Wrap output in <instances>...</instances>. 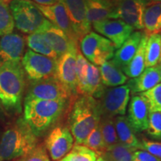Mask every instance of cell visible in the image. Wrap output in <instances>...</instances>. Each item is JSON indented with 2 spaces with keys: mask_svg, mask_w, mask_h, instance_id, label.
<instances>
[{
  "mask_svg": "<svg viewBox=\"0 0 161 161\" xmlns=\"http://www.w3.org/2000/svg\"><path fill=\"white\" fill-rule=\"evenodd\" d=\"M143 35L142 31H134L114 53L111 60L122 71L136 54Z\"/></svg>",
  "mask_w": 161,
  "mask_h": 161,
  "instance_id": "cell-20",
  "label": "cell"
},
{
  "mask_svg": "<svg viewBox=\"0 0 161 161\" xmlns=\"http://www.w3.org/2000/svg\"><path fill=\"white\" fill-rule=\"evenodd\" d=\"M93 29L119 49L134 32L129 25L120 19H108L92 24Z\"/></svg>",
  "mask_w": 161,
  "mask_h": 161,
  "instance_id": "cell-13",
  "label": "cell"
},
{
  "mask_svg": "<svg viewBox=\"0 0 161 161\" xmlns=\"http://www.w3.org/2000/svg\"><path fill=\"white\" fill-rule=\"evenodd\" d=\"M17 161H50V160L45 147L39 146L29 154L19 158Z\"/></svg>",
  "mask_w": 161,
  "mask_h": 161,
  "instance_id": "cell-36",
  "label": "cell"
},
{
  "mask_svg": "<svg viewBox=\"0 0 161 161\" xmlns=\"http://www.w3.org/2000/svg\"><path fill=\"white\" fill-rule=\"evenodd\" d=\"M148 37L144 34L136 54L128 65L123 69V72L128 78L137 77L146 69V47Z\"/></svg>",
  "mask_w": 161,
  "mask_h": 161,
  "instance_id": "cell-26",
  "label": "cell"
},
{
  "mask_svg": "<svg viewBox=\"0 0 161 161\" xmlns=\"http://www.w3.org/2000/svg\"><path fill=\"white\" fill-rule=\"evenodd\" d=\"M0 65H1V62H0ZM0 105H1V104H0Z\"/></svg>",
  "mask_w": 161,
  "mask_h": 161,
  "instance_id": "cell-45",
  "label": "cell"
},
{
  "mask_svg": "<svg viewBox=\"0 0 161 161\" xmlns=\"http://www.w3.org/2000/svg\"><path fill=\"white\" fill-rule=\"evenodd\" d=\"M25 50V40L21 35L10 33L0 38V62H21Z\"/></svg>",
  "mask_w": 161,
  "mask_h": 161,
  "instance_id": "cell-17",
  "label": "cell"
},
{
  "mask_svg": "<svg viewBox=\"0 0 161 161\" xmlns=\"http://www.w3.org/2000/svg\"><path fill=\"white\" fill-rule=\"evenodd\" d=\"M96 1L101 2V3H102L107 4V5L116 8L119 4V3L120 0H96Z\"/></svg>",
  "mask_w": 161,
  "mask_h": 161,
  "instance_id": "cell-40",
  "label": "cell"
},
{
  "mask_svg": "<svg viewBox=\"0 0 161 161\" xmlns=\"http://www.w3.org/2000/svg\"><path fill=\"white\" fill-rule=\"evenodd\" d=\"M8 5L15 26L23 33H40L49 23L35 3L29 0H11Z\"/></svg>",
  "mask_w": 161,
  "mask_h": 161,
  "instance_id": "cell-5",
  "label": "cell"
},
{
  "mask_svg": "<svg viewBox=\"0 0 161 161\" xmlns=\"http://www.w3.org/2000/svg\"><path fill=\"white\" fill-rule=\"evenodd\" d=\"M154 3H161V0H153Z\"/></svg>",
  "mask_w": 161,
  "mask_h": 161,
  "instance_id": "cell-43",
  "label": "cell"
},
{
  "mask_svg": "<svg viewBox=\"0 0 161 161\" xmlns=\"http://www.w3.org/2000/svg\"><path fill=\"white\" fill-rule=\"evenodd\" d=\"M26 42L29 49L36 53L55 60H58L59 58L56 52L52 49L41 34L34 33L29 35L26 37Z\"/></svg>",
  "mask_w": 161,
  "mask_h": 161,
  "instance_id": "cell-27",
  "label": "cell"
},
{
  "mask_svg": "<svg viewBox=\"0 0 161 161\" xmlns=\"http://www.w3.org/2000/svg\"><path fill=\"white\" fill-rule=\"evenodd\" d=\"M98 154L84 145H74L71 151L58 161H96Z\"/></svg>",
  "mask_w": 161,
  "mask_h": 161,
  "instance_id": "cell-31",
  "label": "cell"
},
{
  "mask_svg": "<svg viewBox=\"0 0 161 161\" xmlns=\"http://www.w3.org/2000/svg\"><path fill=\"white\" fill-rule=\"evenodd\" d=\"M78 46H73L58 59L56 77L72 96L77 95L76 58Z\"/></svg>",
  "mask_w": 161,
  "mask_h": 161,
  "instance_id": "cell-11",
  "label": "cell"
},
{
  "mask_svg": "<svg viewBox=\"0 0 161 161\" xmlns=\"http://www.w3.org/2000/svg\"><path fill=\"white\" fill-rule=\"evenodd\" d=\"M116 134H117L119 142L125 146L140 149V141L138 140L128 118L125 116H119L114 118Z\"/></svg>",
  "mask_w": 161,
  "mask_h": 161,
  "instance_id": "cell-24",
  "label": "cell"
},
{
  "mask_svg": "<svg viewBox=\"0 0 161 161\" xmlns=\"http://www.w3.org/2000/svg\"><path fill=\"white\" fill-rule=\"evenodd\" d=\"M101 111L97 99L90 96H80L69 115V130L75 145H82L89 134L99 124Z\"/></svg>",
  "mask_w": 161,
  "mask_h": 161,
  "instance_id": "cell-2",
  "label": "cell"
},
{
  "mask_svg": "<svg viewBox=\"0 0 161 161\" xmlns=\"http://www.w3.org/2000/svg\"><path fill=\"white\" fill-rule=\"evenodd\" d=\"M80 52L90 63L101 66L111 60L115 53V46L110 40L99 34L90 31L80 40Z\"/></svg>",
  "mask_w": 161,
  "mask_h": 161,
  "instance_id": "cell-7",
  "label": "cell"
},
{
  "mask_svg": "<svg viewBox=\"0 0 161 161\" xmlns=\"http://www.w3.org/2000/svg\"><path fill=\"white\" fill-rule=\"evenodd\" d=\"M130 90L128 85L105 87L98 102L102 117L115 118L125 116L130 100Z\"/></svg>",
  "mask_w": 161,
  "mask_h": 161,
  "instance_id": "cell-8",
  "label": "cell"
},
{
  "mask_svg": "<svg viewBox=\"0 0 161 161\" xmlns=\"http://www.w3.org/2000/svg\"><path fill=\"white\" fill-rule=\"evenodd\" d=\"M14 27V21L8 4L5 0H0V37L12 33Z\"/></svg>",
  "mask_w": 161,
  "mask_h": 161,
  "instance_id": "cell-32",
  "label": "cell"
},
{
  "mask_svg": "<svg viewBox=\"0 0 161 161\" xmlns=\"http://www.w3.org/2000/svg\"><path fill=\"white\" fill-rule=\"evenodd\" d=\"M67 100L24 101V116L36 136H40L53 125L64 112Z\"/></svg>",
  "mask_w": 161,
  "mask_h": 161,
  "instance_id": "cell-4",
  "label": "cell"
},
{
  "mask_svg": "<svg viewBox=\"0 0 161 161\" xmlns=\"http://www.w3.org/2000/svg\"><path fill=\"white\" fill-rule=\"evenodd\" d=\"M135 151L136 149L118 142L107 148L102 157L107 161H133Z\"/></svg>",
  "mask_w": 161,
  "mask_h": 161,
  "instance_id": "cell-28",
  "label": "cell"
},
{
  "mask_svg": "<svg viewBox=\"0 0 161 161\" xmlns=\"http://www.w3.org/2000/svg\"><path fill=\"white\" fill-rule=\"evenodd\" d=\"M74 143L73 136L66 127L54 128L45 141L46 148L54 161H58L65 157L71 151Z\"/></svg>",
  "mask_w": 161,
  "mask_h": 161,
  "instance_id": "cell-12",
  "label": "cell"
},
{
  "mask_svg": "<svg viewBox=\"0 0 161 161\" xmlns=\"http://www.w3.org/2000/svg\"><path fill=\"white\" fill-rule=\"evenodd\" d=\"M37 136L23 118H19L4 132L0 140V161L25 156L37 146Z\"/></svg>",
  "mask_w": 161,
  "mask_h": 161,
  "instance_id": "cell-3",
  "label": "cell"
},
{
  "mask_svg": "<svg viewBox=\"0 0 161 161\" xmlns=\"http://www.w3.org/2000/svg\"><path fill=\"white\" fill-rule=\"evenodd\" d=\"M101 79L104 86L114 87L123 85L128 81V77L112 60L99 66Z\"/></svg>",
  "mask_w": 161,
  "mask_h": 161,
  "instance_id": "cell-23",
  "label": "cell"
},
{
  "mask_svg": "<svg viewBox=\"0 0 161 161\" xmlns=\"http://www.w3.org/2000/svg\"><path fill=\"white\" fill-rule=\"evenodd\" d=\"M160 64H161V62H160Z\"/></svg>",
  "mask_w": 161,
  "mask_h": 161,
  "instance_id": "cell-46",
  "label": "cell"
},
{
  "mask_svg": "<svg viewBox=\"0 0 161 161\" xmlns=\"http://www.w3.org/2000/svg\"><path fill=\"white\" fill-rule=\"evenodd\" d=\"M82 145L89 148L90 149L94 151L96 153H97L99 157L103 155L107 148L104 143L103 138H102V133H101L98 125L90 133Z\"/></svg>",
  "mask_w": 161,
  "mask_h": 161,
  "instance_id": "cell-33",
  "label": "cell"
},
{
  "mask_svg": "<svg viewBox=\"0 0 161 161\" xmlns=\"http://www.w3.org/2000/svg\"><path fill=\"white\" fill-rule=\"evenodd\" d=\"M133 161H161V160L146 151L136 150L134 154Z\"/></svg>",
  "mask_w": 161,
  "mask_h": 161,
  "instance_id": "cell-38",
  "label": "cell"
},
{
  "mask_svg": "<svg viewBox=\"0 0 161 161\" xmlns=\"http://www.w3.org/2000/svg\"><path fill=\"white\" fill-rule=\"evenodd\" d=\"M35 3L41 5H52L56 4L60 0H33Z\"/></svg>",
  "mask_w": 161,
  "mask_h": 161,
  "instance_id": "cell-39",
  "label": "cell"
},
{
  "mask_svg": "<svg viewBox=\"0 0 161 161\" xmlns=\"http://www.w3.org/2000/svg\"><path fill=\"white\" fill-rule=\"evenodd\" d=\"M25 74L31 81L56 76L58 60L28 49L21 60Z\"/></svg>",
  "mask_w": 161,
  "mask_h": 161,
  "instance_id": "cell-10",
  "label": "cell"
},
{
  "mask_svg": "<svg viewBox=\"0 0 161 161\" xmlns=\"http://www.w3.org/2000/svg\"><path fill=\"white\" fill-rule=\"evenodd\" d=\"M140 96L146 102L149 113L161 112V82L152 89L141 92Z\"/></svg>",
  "mask_w": 161,
  "mask_h": 161,
  "instance_id": "cell-34",
  "label": "cell"
},
{
  "mask_svg": "<svg viewBox=\"0 0 161 161\" xmlns=\"http://www.w3.org/2000/svg\"><path fill=\"white\" fill-rule=\"evenodd\" d=\"M149 110L144 98L139 96H133L130 99L128 109V122L135 132H142L148 128Z\"/></svg>",
  "mask_w": 161,
  "mask_h": 161,
  "instance_id": "cell-18",
  "label": "cell"
},
{
  "mask_svg": "<svg viewBox=\"0 0 161 161\" xmlns=\"http://www.w3.org/2000/svg\"><path fill=\"white\" fill-rule=\"evenodd\" d=\"M158 67H159V72H160V75L161 76V64H159Z\"/></svg>",
  "mask_w": 161,
  "mask_h": 161,
  "instance_id": "cell-42",
  "label": "cell"
},
{
  "mask_svg": "<svg viewBox=\"0 0 161 161\" xmlns=\"http://www.w3.org/2000/svg\"><path fill=\"white\" fill-rule=\"evenodd\" d=\"M161 82L158 65L146 68L137 77L130 78L127 81L132 94L141 93L158 85Z\"/></svg>",
  "mask_w": 161,
  "mask_h": 161,
  "instance_id": "cell-21",
  "label": "cell"
},
{
  "mask_svg": "<svg viewBox=\"0 0 161 161\" xmlns=\"http://www.w3.org/2000/svg\"><path fill=\"white\" fill-rule=\"evenodd\" d=\"M77 95L90 96L98 99L106 86L101 79L99 68L90 63L78 49L76 58Z\"/></svg>",
  "mask_w": 161,
  "mask_h": 161,
  "instance_id": "cell-6",
  "label": "cell"
},
{
  "mask_svg": "<svg viewBox=\"0 0 161 161\" xmlns=\"http://www.w3.org/2000/svg\"><path fill=\"white\" fill-rule=\"evenodd\" d=\"M65 7L70 23L78 41L91 31L86 19L85 0H60Z\"/></svg>",
  "mask_w": 161,
  "mask_h": 161,
  "instance_id": "cell-15",
  "label": "cell"
},
{
  "mask_svg": "<svg viewBox=\"0 0 161 161\" xmlns=\"http://www.w3.org/2000/svg\"><path fill=\"white\" fill-rule=\"evenodd\" d=\"M96 161H107V160H105V159H104L103 158H102V157H98V159Z\"/></svg>",
  "mask_w": 161,
  "mask_h": 161,
  "instance_id": "cell-41",
  "label": "cell"
},
{
  "mask_svg": "<svg viewBox=\"0 0 161 161\" xmlns=\"http://www.w3.org/2000/svg\"><path fill=\"white\" fill-rule=\"evenodd\" d=\"M140 149L146 151L161 160V142H154L147 139H142L140 141Z\"/></svg>",
  "mask_w": 161,
  "mask_h": 161,
  "instance_id": "cell-37",
  "label": "cell"
},
{
  "mask_svg": "<svg viewBox=\"0 0 161 161\" xmlns=\"http://www.w3.org/2000/svg\"><path fill=\"white\" fill-rule=\"evenodd\" d=\"M40 34L43 36L52 49L56 52L58 58L65 54L73 46H78V43L72 41L68 37L63 30L49 21Z\"/></svg>",
  "mask_w": 161,
  "mask_h": 161,
  "instance_id": "cell-19",
  "label": "cell"
},
{
  "mask_svg": "<svg viewBox=\"0 0 161 161\" xmlns=\"http://www.w3.org/2000/svg\"><path fill=\"white\" fill-rule=\"evenodd\" d=\"M161 35L156 34L148 37L146 47V68L156 66L160 61Z\"/></svg>",
  "mask_w": 161,
  "mask_h": 161,
  "instance_id": "cell-29",
  "label": "cell"
},
{
  "mask_svg": "<svg viewBox=\"0 0 161 161\" xmlns=\"http://www.w3.org/2000/svg\"><path fill=\"white\" fill-rule=\"evenodd\" d=\"M98 125L106 148L119 142L116 134L114 118L101 117Z\"/></svg>",
  "mask_w": 161,
  "mask_h": 161,
  "instance_id": "cell-30",
  "label": "cell"
},
{
  "mask_svg": "<svg viewBox=\"0 0 161 161\" xmlns=\"http://www.w3.org/2000/svg\"><path fill=\"white\" fill-rule=\"evenodd\" d=\"M146 132L152 139L161 140V112L149 113Z\"/></svg>",
  "mask_w": 161,
  "mask_h": 161,
  "instance_id": "cell-35",
  "label": "cell"
},
{
  "mask_svg": "<svg viewBox=\"0 0 161 161\" xmlns=\"http://www.w3.org/2000/svg\"><path fill=\"white\" fill-rule=\"evenodd\" d=\"M86 19L90 25L108 19H116V8L96 0H85Z\"/></svg>",
  "mask_w": 161,
  "mask_h": 161,
  "instance_id": "cell-22",
  "label": "cell"
},
{
  "mask_svg": "<svg viewBox=\"0 0 161 161\" xmlns=\"http://www.w3.org/2000/svg\"><path fill=\"white\" fill-rule=\"evenodd\" d=\"M161 62V51H160V61H159V63H160Z\"/></svg>",
  "mask_w": 161,
  "mask_h": 161,
  "instance_id": "cell-44",
  "label": "cell"
},
{
  "mask_svg": "<svg viewBox=\"0 0 161 161\" xmlns=\"http://www.w3.org/2000/svg\"><path fill=\"white\" fill-rule=\"evenodd\" d=\"M146 0H120L116 8V19H120L134 30H143Z\"/></svg>",
  "mask_w": 161,
  "mask_h": 161,
  "instance_id": "cell-14",
  "label": "cell"
},
{
  "mask_svg": "<svg viewBox=\"0 0 161 161\" xmlns=\"http://www.w3.org/2000/svg\"><path fill=\"white\" fill-rule=\"evenodd\" d=\"M143 31L148 37L161 32V3L147 5L143 16Z\"/></svg>",
  "mask_w": 161,
  "mask_h": 161,
  "instance_id": "cell-25",
  "label": "cell"
},
{
  "mask_svg": "<svg viewBox=\"0 0 161 161\" xmlns=\"http://www.w3.org/2000/svg\"><path fill=\"white\" fill-rule=\"evenodd\" d=\"M35 5L46 19L63 30L72 41L78 44V40L74 33L66 8L61 1L52 5H41L36 3Z\"/></svg>",
  "mask_w": 161,
  "mask_h": 161,
  "instance_id": "cell-16",
  "label": "cell"
},
{
  "mask_svg": "<svg viewBox=\"0 0 161 161\" xmlns=\"http://www.w3.org/2000/svg\"><path fill=\"white\" fill-rule=\"evenodd\" d=\"M72 96L56 76L34 80L29 84L25 101L68 100Z\"/></svg>",
  "mask_w": 161,
  "mask_h": 161,
  "instance_id": "cell-9",
  "label": "cell"
},
{
  "mask_svg": "<svg viewBox=\"0 0 161 161\" xmlns=\"http://www.w3.org/2000/svg\"><path fill=\"white\" fill-rule=\"evenodd\" d=\"M25 75L21 62H4L0 65V104L8 111H22Z\"/></svg>",
  "mask_w": 161,
  "mask_h": 161,
  "instance_id": "cell-1",
  "label": "cell"
}]
</instances>
